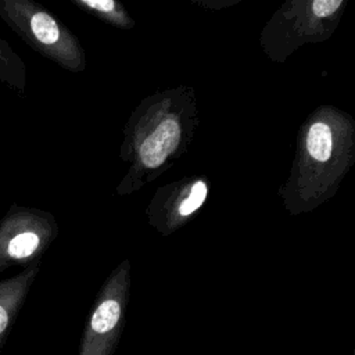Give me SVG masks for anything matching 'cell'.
Returning a JSON list of instances; mask_svg holds the SVG:
<instances>
[{"mask_svg":"<svg viewBox=\"0 0 355 355\" xmlns=\"http://www.w3.org/2000/svg\"><path fill=\"white\" fill-rule=\"evenodd\" d=\"M36 272L37 266L33 265L12 277L0 280V349L17 320Z\"/></svg>","mask_w":355,"mask_h":355,"instance_id":"4","label":"cell"},{"mask_svg":"<svg viewBox=\"0 0 355 355\" xmlns=\"http://www.w3.org/2000/svg\"><path fill=\"white\" fill-rule=\"evenodd\" d=\"M125 293L111 287L87 318L76 355H114L123 330Z\"/></svg>","mask_w":355,"mask_h":355,"instance_id":"3","label":"cell"},{"mask_svg":"<svg viewBox=\"0 0 355 355\" xmlns=\"http://www.w3.org/2000/svg\"><path fill=\"white\" fill-rule=\"evenodd\" d=\"M153 133L164 144L168 154H171L179 144L180 128L175 119L162 121Z\"/></svg>","mask_w":355,"mask_h":355,"instance_id":"8","label":"cell"},{"mask_svg":"<svg viewBox=\"0 0 355 355\" xmlns=\"http://www.w3.org/2000/svg\"><path fill=\"white\" fill-rule=\"evenodd\" d=\"M49 234L47 222L21 207H11L0 220V273L36 257Z\"/></svg>","mask_w":355,"mask_h":355,"instance_id":"2","label":"cell"},{"mask_svg":"<svg viewBox=\"0 0 355 355\" xmlns=\"http://www.w3.org/2000/svg\"><path fill=\"white\" fill-rule=\"evenodd\" d=\"M306 148L313 159L326 162L330 158L333 148L330 126L324 122L313 123L306 136Z\"/></svg>","mask_w":355,"mask_h":355,"instance_id":"6","label":"cell"},{"mask_svg":"<svg viewBox=\"0 0 355 355\" xmlns=\"http://www.w3.org/2000/svg\"><path fill=\"white\" fill-rule=\"evenodd\" d=\"M0 80L15 89H24L25 72L24 64L11 50L7 42L0 37Z\"/></svg>","mask_w":355,"mask_h":355,"instance_id":"5","label":"cell"},{"mask_svg":"<svg viewBox=\"0 0 355 355\" xmlns=\"http://www.w3.org/2000/svg\"><path fill=\"white\" fill-rule=\"evenodd\" d=\"M80 3L90 8H96L104 12H111L115 8V3L112 0H82Z\"/></svg>","mask_w":355,"mask_h":355,"instance_id":"11","label":"cell"},{"mask_svg":"<svg viewBox=\"0 0 355 355\" xmlns=\"http://www.w3.org/2000/svg\"><path fill=\"white\" fill-rule=\"evenodd\" d=\"M341 6V0H315L312 3V11L316 17L324 18L331 15Z\"/></svg>","mask_w":355,"mask_h":355,"instance_id":"10","label":"cell"},{"mask_svg":"<svg viewBox=\"0 0 355 355\" xmlns=\"http://www.w3.org/2000/svg\"><path fill=\"white\" fill-rule=\"evenodd\" d=\"M168 151L165 150L164 144L154 136V133H151L148 137L144 139L141 147H140V158L143 161V164L148 168H157L161 164H164V161L168 157Z\"/></svg>","mask_w":355,"mask_h":355,"instance_id":"7","label":"cell"},{"mask_svg":"<svg viewBox=\"0 0 355 355\" xmlns=\"http://www.w3.org/2000/svg\"><path fill=\"white\" fill-rule=\"evenodd\" d=\"M0 17L29 46L50 57H65V36L60 24L46 10L28 0H0Z\"/></svg>","mask_w":355,"mask_h":355,"instance_id":"1","label":"cell"},{"mask_svg":"<svg viewBox=\"0 0 355 355\" xmlns=\"http://www.w3.org/2000/svg\"><path fill=\"white\" fill-rule=\"evenodd\" d=\"M205 197H207V184L201 180L196 182L191 186L190 194L179 205V214L183 216L193 214L197 208H200L202 205Z\"/></svg>","mask_w":355,"mask_h":355,"instance_id":"9","label":"cell"}]
</instances>
